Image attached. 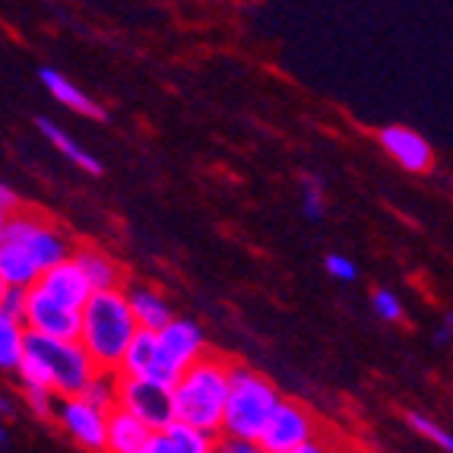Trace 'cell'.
<instances>
[{"instance_id": "cell-29", "label": "cell", "mask_w": 453, "mask_h": 453, "mask_svg": "<svg viewBox=\"0 0 453 453\" xmlns=\"http://www.w3.org/2000/svg\"><path fill=\"white\" fill-rule=\"evenodd\" d=\"M16 206H19V200H16V194L7 188V184L0 181V226H4V222L10 219V212H13Z\"/></svg>"}, {"instance_id": "cell-9", "label": "cell", "mask_w": 453, "mask_h": 453, "mask_svg": "<svg viewBox=\"0 0 453 453\" xmlns=\"http://www.w3.org/2000/svg\"><path fill=\"white\" fill-rule=\"evenodd\" d=\"M23 324L29 333L58 336V340H80V308H70L61 298L48 295L42 286H29Z\"/></svg>"}, {"instance_id": "cell-5", "label": "cell", "mask_w": 453, "mask_h": 453, "mask_svg": "<svg viewBox=\"0 0 453 453\" xmlns=\"http://www.w3.org/2000/svg\"><path fill=\"white\" fill-rule=\"evenodd\" d=\"M26 352H32L48 368L51 390L58 396H76L98 371L80 340H58V336L26 333Z\"/></svg>"}, {"instance_id": "cell-33", "label": "cell", "mask_w": 453, "mask_h": 453, "mask_svg": "<svg viewBox=\"0 0 453 453\" xmlns=\"http://www.w3.org/2000/svg\"><path fill=\"white\" fill-rule=\"evenodd\" d=\"M4 288H7V286H4V280H0V292H4Z\"/></svg>"}, {"instance_id": "cell-11", "label": "cell", "mask_w": 453, "mask_h": 453, "mask_svg": "<svg viewBox=\"0 0 453 453\" xmlns=\"http://www.w3.org/2000/svg\"><path fill=\"white\" fill-rule=\"evenodd\" d=\"M380 150L390 156L400 168L412 174H422L434 165V150L428 146L422 134H416L412 127H403V124H390L378 134Z\"/></svg>"}, {"instance_id": "cell-31", "label": "cell", "mask_w": 453, "mask_h": 453, "mask_svg": "<svg viewBox=\"0 0 453 453\" xmlns=\"http://www.w3.org/2000/svg\"><path fill=\"white\" fill-rule=\"evenodd\" d=\"M0 412H4V416H7V412H10V403L4 400V396H0Z\"/></svg>"}, {"instance_id": "cell-28", "label": "cell", "mask_w": 453, "mask_h": 453, "mask_svg": "<svg viewBox=\"0 0 453 453\" xmlns=\"http://www.w3.org/2000/svg\"><path fill=\"white\" fill-rule=\"evenodd\" d=\"M216 450H222V453H260V447L254 444V441L226 438V434H219V444H216Z\"/></svg>"}, {"instance_id": "cell-27", "label": "cell", "mask_w": 453, "mask_h": 453, "mask_svg": "<svg viewBox=\"0 0 453 453\" xmlns=\"http://www.w3.org/2000/svg\"><path fill=\"white\" fill-rule=\"evenodd\" d=\"M26 298H29V288H23V286H7L4 292H0V308L7 311V314H13V318L23 320V314H26Z\"/></svg>"}, {"instance_id": "cell-19", "label": "cell", "mask_w": 453, "mask_h": 453, "mask_svg": "<svg viewBox=\"0 0 453 453\" xmlns=\"http://www.w3.org/2000/svg\"><path fill=\"white\" fill-rule=\"evenodd\" d=\"M35 124H38V130L45 134L48 143L58 146V152H61V156H67V162H73L76 168H83L86 174H102V172H105V168H102V162H98L89 150H83V146L76 143L73 136H70L61 124H54L51 118H38Z\"/></svg>"}, {"instance_id": "cell-3", "label": "cell", "mask_w": 453, "mask_h": 453, "mask_svg": "<svg viewBox=\"0 0 453 453\" xmlns=\"http://www.w3.org/2000/svg\"><path fill=\"white\" fill-rule=\"evenodd\" d=\"M280 390L273 380H266L260 371L250 365L232 362L228 368V396H226V412H222V428L219 434L226 438H244L257 444L260 431H264L266 418L273 416V409L280 403Z\"/></svg>"}, {"instance_id": "cell-24", "label": "cell", "mask_w": 453, "mask_h": 453, "mask_svg": "<svg viewBox=\"0 0 453 453\" xmlns=\"http://www.w3.org/2000/svg\"><path fill=\"white\" fill-rule=\"evenodd\" d=\"M371 308H374V314H378L380 320H387V324H400V320L406 318L400 295L390 292V288H374V292H371Z\"/></svg>"}, {"instance_id": "cell-10", "label": "cell", "mask_w": 453, "mask_h": 453, "mask_svg": "<svg viewBox=\"0 0 453 453\" xmlns=\"http://www.w3.org/2000/svg\"><path fill=\"white\" fill-rule=\"evenodd\" d=\"M124 374H134V378H146V380H159V384L174 387L181 368L172 362V356L165 352V346L159 342V333L156 330H136L134 342H130L127 356L121 365Z\"/></svg>"}, {"instance_id": "cell-4", "label": "cell", "mask_w": 453, "mask_h": 453, "mask_svg": "<svg viewBox=\"0 0 453 453\" xmlns=\"http://www.w3.org/2000/svg\"><path fill=\"white\" fill-rule=\"evenodd\" d=\"M0 242L26 250L42 266V273L58 264V260L70 257V250H73L70 234L51 216H45L42 210H32V206H16L10 212V219L0 226Z\"/></svg>"}, {"instance_id": "cell-6", "label": "cell", "mask_w": 453, "mask_h": 453, "mask_svg": "<svg viewBox=\"0 0 453 453\" xmlns=\"http://www.w3.org/2000/svg\"><path fill=\"white\" fill-rule=\"evenodd\" d=\"M318 438V418L304 403L280 400L273 416L266 418L264 431H260L257 447L260 453H320L326 444Z\"/></svg>"}, {"instance_id": "cell-16", "label": "cell", "mask_w": 453, "mask_h": 453, "mask_svg": "<svg viewBox=\"0 0 453 453\" xmlns=\"http://www.w3.org/2000/svg\"><path fill=\"white\" fill-rule=\"evenodd\" d=\"M152 428L130 416L127 409L114 406L108 412V434H105V450L111 453H150Z\"/></svg>"}, {"instance_id": "cell-30", "label": "cell", "mask_w": 453, "mask_h": 453, "mask_svg": "<svg viewBox=\"0 0 453 453\" xmlns=\"http://www.w3.org/2000/svg\"><path fill=\"white\" fill-rule=\"evenodd\" d=\"M434 340H438L441 346L453 340V311H447V318H444V324H441V330H438V336H434Z\"/></svg>"}, {"instance_id": "cell-32", "label": "cell", "mask_w": 453, "mask_h": 453, "mask_svg": "<svg viewBox=\"0 0 453 453\" xmlns=\"http://www.w3.org/2000/svg\"><path fill=\"white\" fill-rule=\"evenodd\" d=\"M4 441H7V434H4V428H0V444H4Z\"/></svg>"}, {"instance_id": "cell-15", "label": "cell", "mask_w": 453, "mask_h": 453, "mask_svg": "<svg viewBox=\"0 0 453 453\" xmlns=\"http://www.w3.org/2000/svg\"><path fill=\"white\" fill-rule=\"evenodd\" d=\"M70 257L76 260V266L86 273L92 288H121L127 282V273H124L121 260L108 254L105 248L98 244H73Z\"/></svg>"}, {"instance_id": "cell-14", "label": "cell", "mask_w": 453, "mask_h": 453, "mask_svg": "<svg viewBox=\"0 0 453 453\" xmlns=\"http://www.w3.org/2000/svg\"><path fill=\"white\" fill-rule=\"evenodd\" d=\"M35 286H42L48 295L61 298L64 304H70V308H80V311H83L86 298L96 292V288L89 286V280H86V273L76 266L73 257H64V260H58L54 266H48V270L38 276Z\"/></svg>"}, {"instance_id": "cell-8", "label": "cell", "mask_w": 453, "mask_h": 453, "mask_svg": "<svg viewBox=\"0 0 453 453\" xmlns=\"http://www.w3.org/2000/svg\"><path fill=\"white\" fill-rule=\"evenodd\" d=\"M54 418L64 428L70 441L83 450H105V434H108V412L92 406L89 400L76 396H58V409Z\"/></svg>"}, {"instance_id": "cell-12", "label": "cell", "mask_w": 453, "mask_h": 453, "mask_svg": "<svg viewBox=\"0 0 453 453\" xmlns=\"http://www.w3.org/2000/svg\"><path fill=\"white\" fill-rule=\"evenodd\" d=\"M219 444L216 431H206L200 425H190L174 418L165 428L152 431L150 453H212Z\"/></svg>"}, {"instance_id": "cell-21", "label": "cell", "mask_w": 453, "mask_h": 453, "mask_svg": "<svg viewBox=\"0 0 453 453\" xmlns=\"http://www.w3.org/2000/svg\"><path fill=\"white\" fill-rule=\"evenodd\" d=\"M80 396L89 400L92 406L111 412V409L118 406V374H114V371H96L89 378V384L80 390Z\"/></svg>"}, {"instance_id": "cell-7", "label": "cell", "mask_w": 453, "mask_h": 453, "mask_svg": "<svg viewBox=\"0 0 453 453\" xmlns=\"http://www.w3.org/2000/svg\"><path fill=\"white\" fill-rule=\"evenodd\" d=\"M118 406L127 409L130 416H136L140 422H146L152 431L165 428L168 422H174V396L172 387L159 384V380L134 378L118 371Z\"/></svg>"}, {"instance_id": "cell-2", "label": "cell", "mask_w": 453, "mask_h": 453, "mask_svg": "<svg viewBox=\"0 0 453 453\" xmlns=\"http://www.w3.org/2000/svg\"><path fill=\"white\" fill-rule=\"evenodd\" d=\"M228 368H232V362L212 356V352L190 362L172 387L174 416L181 422L200 425V428L219 434L228 396Z\"/></svg>"}, {"instance_id": "cell-20", "label": "cell", "mask_w": 453, "mask_h": 453, "mask_svg": "<svg viewBox=\"0 0 453 453\" xmlns=\"http://www.w3.org/2000/svg\"><path fill=\"white\" fill-rule=\"evenodd\" d=\"M26 324L0 308V371H16L26 356Z\"/></svg>"}, {"instance_id": "cell-13", "label": "cell", "mask_w": 453, "mask_h": 453, "mask_svg": "<svg viewBox=\"0 0 453 453\" xmlns=\"http://www.w3.org/2000/svg\"><path fill=\"white\" fill-rule=\"evenodd\" d=\"M156 333H159V342L165 346L172 362L181 371L188 368L190 362H196V358H203L206 352H210L203 326H196L194 320H188V318H172L162 330H156Z\"/></svg>"}, {"instance_id": "cell-23", "label": "cell", "mask_w": 453, "mask_h": 453, "mask_svg": "<svg viewBox=\"0 0 453 453\" xmlns=\"http://www.w3.org/2000/svg\"><path fill=\"white\" fill-rule=\"evenodd\" d=\"M406 422H409V428L416 431L418 438H425V441H431V444H438L441 450H447V453H453V434L450 431H444L441 425H434L431 422L425 412H409L406 416Z\"/></svg>"}, {"instance_id": "cell-22", "label": "cell", "mask_w": 453, "mask_h": 453, "mask_svg": "<svg viewBox=\"0 0 453 453\" xmlns=\"http://www.w3.org/2000/svg\"><path fill=\"white\" fill-rule=\"evenodd\" d=\"M302 212L308 222H320L326 212V200H324V181L314 178V174H304L302 178Z\"/></svg>"}, {"instance_id": "cell-26", "label": "cell", "mask_w": 453, "mask_h": 453, "mask_svg": "<svg viewBox=\"0 0 453 453\" xmlns=\"http://www.w3.org/2000/svg\"><path fill=\"white\" fill-rule=\"evenodd\" d=\"M324 270L330 273L333 280H340V282H356L358 280L356 260H349L346 254H326V257H324Z\"/></svg>"}, {"instance_id": "cell-17", "label": "cell", "mask_w": 453, "mask_h": 453, "mask_svg": "<svg viewBox=\"0 0 453 453\" xmlns=\"http://www.w3.org/2000/svg\"><path fill=\"white\" fill-rule=\"evenodd\" d=\"M124 295H127L136 324L143 326V330H162V326L174 318L172 304H168L156 288L143 286V282H130V286H124Z\"/></svg>"}, {"instance_id": "cell-18", "label": "cell", "mask_w": 453, "mask_h": 453, "mask_svg": "<svg viewBox=\"0 0 453 453\" xmlns=\"http://www.w3.org/2000/svg\"><path fill=\"white\" fill-rule=\"evenodd\" d=\"M42 83H45V89L51 92V98H58L64 108H70V111H76V114H83V118H92V121H105V108L98 105L96 98H89L83 89L76 83H70L67 76L64 73H58V70H51V67H45L42 70Z\"/></svg>"}, {"instance_id": "cell-25", "label": "cell", "mask_w": 453, "mask_h": 453, "mask_svg": "<svg viewBox=\"0 0 453 453\" xmlns=\"http://www.w3.org/2000/svg\"><path fill=\"white\" fill-rule=\"evenodd\" d=\"M26 406L35 412L38 418H54V409H58V393L45 390V387H23Z\"/></svg>"}, {"instance_id": "cell-1", "label": "cell", "mask_w": 453, "mask_h": 453, "mask_svg": "<svg viewBox=\"0 0 453 453\" xmlns=\"http://www.w3.org/2000/svg\"><path fill=\"white\" fill-rule=\"evenodd\" d=\"M136 324L127 295L121 288H96L80 311V342L98 371H121L124 356L134 342Z\"/></svg>"}]
</instances>
